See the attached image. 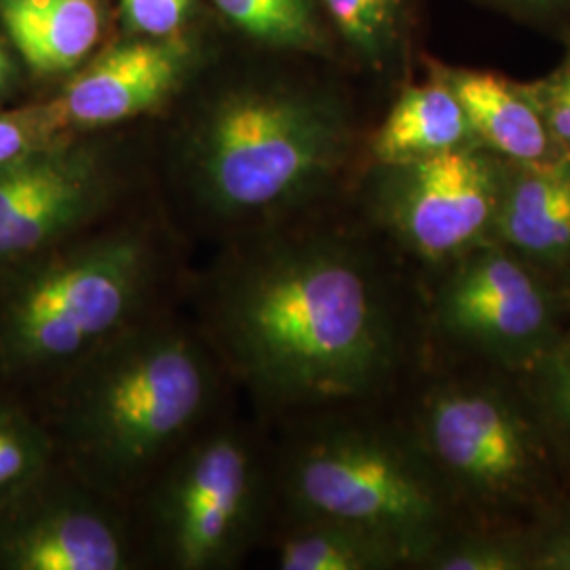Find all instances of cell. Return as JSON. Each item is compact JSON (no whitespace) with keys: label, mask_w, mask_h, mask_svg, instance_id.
Here are the masks:
<instances>
[{"label":"cell","mask_w":570,"mask_h":570,"mask_svg":"<svg viewBox=\"0 0 570 570\" xmlns=\"http://www.w3.org/2000/svg\"><path fill=\"white\" fill-rule=\"evenodd\" d=\"M397 258L330 207L197 254L183 306L266 428L385 404L410 360Z\"/></svg>","instance_id":"6da1fadb"},{"label":"cell","mask_w":570,"mask_h":570,"mask_svg":"<svg viewBox=\"0 0 570 570\" xmlns=\"http://www.w3.org/2000/svg\"><path fill=\"white\" fill-rule=\"evenodd\" d=\"M367 134L338 82H225L174 122L161 205L197 256L338 207L366 167Z\"/></svg>","instance_id":"7a4b0ae2"},{"label":"cell","mask_w":570,"mask_h":570,"mask_svg":"<svg viewBox=\"0 0 570 570\" xmlns=\"http://www.w3.org/2000/svg\"><path fill=\"white\" fill-rule=\"evenodd\" d=\"M195 249L161 202L0 275V387L37 402L134 327L184 303Z\"/></svg>","instance_id":"3957f363"},{"label":"cell","mask_w":570,"mask_h":570,"mask_svg":"<svg viewBox=\"0 0 570 570\" xmlns=\"http://www.w3.org/2000/svg\"><path fill=\"white\" fill-rule=\"evenodd\" d=\"M235 397L225 366L180 305L100 348L35 406L61 465L129 508Z\"/></svg>","instance_id":"277c9868"},{"label":"cell","mask_w":570,"mask_h":570,"mask_svg":"<svg viewBox=\"0 0 570 570\" xmlns=\"http://www.w3.org/2000/svg\"><path fill=\"white\" fill-rule=\"evenodd\" d=\"M381 406L327 407L268 428L275 520L366 530L421 569L450 534L452 494L406 421Z\"/></svg>","instance_id":"5b68a950"},{"label":"cell","mask_w":570,"mask_h":570,"mask_svg":"<svg viewBox=\"0 0 570 570\" xmlns=\"http://www.w3.org/2000/svg\"><path fill=\"white\" fill-rule=\"evenodd\" d=\"M146 570H235L275 524L271 435L239 397L129 503Z\"/></svg>","instance_id":"8992f818"},{"label":"cell","mask_w":570,"mask_h":570,"mask_svg":"<svg viewBox=\"0 0 570 570\" xmlns=\"http://www.w3.org/2000/svg\"><path fill=\"white\" fill-rule=\"evenodd\" d=\"M510 161L482 144L402 164H366L353 212L402 258L438 268L494 242Z\"/></svg>","instance_id":"52a82bcc"},{"label":"cell","mask_w":570,"mask_h":570,"mask_svg":"<svg viewBox=\"0 0 570 570\" xmlns=\"http://www.w3.org/2000/svg\"><path fill=\"white\" fill-rule=\"evenodd\" d=\"M115 129L68 134L0 169V275L155 204Z\"/></svg>","instance_id":"ba28073f"},{"label":"cell","mask_w":570,"mask_h":570,"mask_svg":"<svg viewBox=\"0 0 570 570\" xmlns=\"http://www.w3.org/2000/svg\"><path fill=\"white\" fill-rule=\"evenodd\" d=\"M406 423L450 494L473 505H522L546 484L550 438L530 400L505 387L440 383Z\"/></svg>","instance_id":"9c48e42d"},{"label":"cell","mask_w":570,"mask_h":570,"mask_svg":"<svg viewBox=\"0 0 570 570\" xmlns=\"http://www.w3.org/2000/svg\"><path fill=\"white\" fill-rule=\"evenodd\" d=\"M449 266L431 313L452 341L501 366L529 370L562 334L560 305L541 271L505 245H478Z\"/></svg>","instance_id":"30bf717a"},{"label":"cell","mask_w":570,"mask_h":570,"mask_svg":"<svg viewBox=\"0 0 570 570\" xmlns=\"http://www.w3.org/2000/svg\"><path fill=\"white\" fill-rule=\"evenodd\" d=\"M0 570H146L129 508L56 461L0 508Z\"/></svg>","instance_id":"8fae6325"},{"label":"cell","mask_w":570,"mask_h":570,"mask_svg":"<svg viewBox=\"0 0 570 570\" xmlns=\"http://www.w3.org/2000/svg\"><path fill=\"white\" fill-rule=\"evenodd\" d=\"M190 70V47L176 37L125 41L70 77L49 100L68 131L115 129L178 102Z\"/></svg>","instance_id":"7c38bea8"},{"label":"cell","mask_w":570,"mask_h":570,"mask_svg":"<svg viewBox=\"0 0 570 570\" xmlns=\"http://www.w3.org/2000/svg\"><path fill=\"white\" fill-rule=\"evenodd\" d=\"M421 70L444 82L465 110L475 140L510 164H548L564 157L524 82L425 53Z\"/></svg>","instance_id":"4fadbf2b"},{"label":"cell","mask_w":570,"mask_h":570,"mask_svg":"<svg viewBox=\"0 0 570 570\" xmlns=\"http://www.w3.org/2000/svg\"><path fill=\"white\" fill-rule=\"evenodd\" d=\"M494 242L541 273L569 271L570 157L510 164Z\"/></svg>","instance_id":"5bb4252c"},{"label":"cell","mask_w":570,"mask_h":570,"mask_svg":"<svg viewBox=\"0 0 570 570\" xmlns=\"http://www.w3.org/2000/svg\"><path fill=\"white\" fill-rule=\"evenodd\" d=\"M334 47L360 72L393 82L414 79L428 53L421 45L425 0H315Z\"/></svg>","instance_id":"9a60e30c"},{"label":"cell","mask_w":570,"mask_h":570,"mask_svg":"<svg viewBox=\"0 0 570 570\" xmlns=\"http://www.w3.org/2000/svg\"><path fill=\"white\" fill-rule=\"evenodd\" d=\"M402 85L367 134V164H402L459 150L475 140L465 110L442 81L423 72Z\"/></svg>","instance_id":"2e32d148"},{"label":"cell","mask_w":570,"mask_h":570,"mask_svg":"<svg viewBox=\"0 0 570 570\" xmlns=\"http://www.w3.org/2000/svg\"><path fill=\"white\" fill-rule=\"evenodd\" d=\"M0 21L39 77L75 70L102 35L100 0H0Z\"/></svg>","instance_id":"e0dca14e"},{"label":"cell","mask_w":570,"mask_h":570,"mask_svg":"<svg viewBox=\"0 0 570 570\" xmlns=\"http://www.w3.org/2000/svg\"><path fill=\"white\" fill-rule=\"evenodd\" d=\"M263 550L282 570H397L404 558L366 530L332 520L279 518Z\"/></svg>","instance_id":"ac0fdd59"},{"label":"cell","mask_w":570,"mask_h":570,"mask_svg":"<svg viewBox=\"0 0 570 570\" xmlns=\"http://www.w3.org/2000/svg\"><path fill=\"white\" fill-rule=\"evenodd\" d=\"M226 20L271 47L334 58L336 47L315 0H214Z\"/></svg>","instance_id":"d6986e66"},{"label":"cell","mask_w":570,"mask_h":570,"mask_svg":"<svg viewBox=\"0 0 570 570\" xmlns=\"http://www.w3.org/2000/svg\"><path fill=\"white\" fill-rule=\"evenodd\" d=\"M58 461L39 407L0 387V508Z\"/></svg>","instance_id":"ffe728a7"},{"label":"cell","mask_w":570,"mask_h":570,"mask_svg":"<svg viewBox=\"0 0 570 570\" xmlns=\"http://www.w3.org/2000/svg\"><path fill=\"white\" fill-rule=\"evenodd\" d=\"M530 404L550 438L553 452L570 463V327L527 370Z\"/></svg>","instance_id":"44dd1931"},{"label":"cell","mask_w":570,"mask_h":570,"mask_svg":"<svg viewBox=\"0 0 570 570\" xmlns=\"http://www.w3.org/2000/svg\"><path fill=\"white\" fill-rule=\"evenodd\" d=\"M421 569L532 570V539L503 532L449 534Z\"/></svg>","instance_id":"7402d4cb"},{"label":"cell","mask_w":570,"mask_h":570,"mask_svg":"<svg viewBox=\"0 0 570 570\" xmlns=\"http://www.w3.org/2000/svg\"><path fill=\"white\" fill-rule=\"evenodd\" d=\"M68 134L51 100L0 110V169Z\"/></svg>","instance_id":"603a6c76"},{"label":"cell","mask_w":570,"mask_h":570,"mask_svg":"<svg viewBox=\"0 0 570 570\" xmlns=\"http://www.w3.org/2000/svg\"><path fill=\"white\" fill-rule=\"evenodd\" d=\"M522 82L560 153L570 157V41L562 45V58L550 72Z\"/></svg>","instance_id":"cb8c5ba5"},{"label":"cell","mask_w":570,"mask_h":570,"mask_svg":"<svg viewBox=\"0 0 570 570\" xmlns=\"http://www.w3.org/2000/svg\"><path fill=\"white\" fill-rule=\"evenodd\" d=\"M551 41H570V0H468Z\"/></svg>","instance_id":"d4e9b609"},{"label":"cell","mask_w":570,"mask_h":570,"mask_svg":"<svg viewBox=\"0 0 570 570\" xmlns=\"http://www.w3.org/2000/svg\"><path fill=\"white\" fill-rule=\"evenodd\" d=\"M193 0H121L129 28L150 39H171L188 20Z\"/></svg>","instance_id":"484cf974"},{"label":"cell","mask_w":570,"mask_h":570,"mask_svg":"<svg viewBox=\"0 0 570 570\" xmlns=\"http://www.w3.org/2000/svg\"><path fill=\"white\" fill-rule=\"evenodd\" d=\"M532 570H570V513L532 539Z\"/></svg>","instance_id":"4316f807"},{"label":"cell","mask_w":570,"mask_h":570,"mask_svg":"<svg viewBox=\"0 0 570 570\" xmlns=\"http://www.w3.org/2000/svg\"><path fill=\"white\" fill-rule=\"evenodd\" d=\"M16 81H18L16 61L9 56L7 47L0 41V102L13 94Z\"/></svg>","instance_id":"83f0119b"},{"label":"cell","mask_w":570,"mask_h":570,"mask_svg":"<svg viewBox=\"0 0 570 570\" xmlns=\"http://www.w3.org/2000/svg\"><path fill=\"white\" fill-rule=\"evenodd\" d=\"M564 275H567V282H569V289H570V266H569V271H567V273H564Z\"/></svg>","instance_id":"f1b7e54d"}]
</instances>
